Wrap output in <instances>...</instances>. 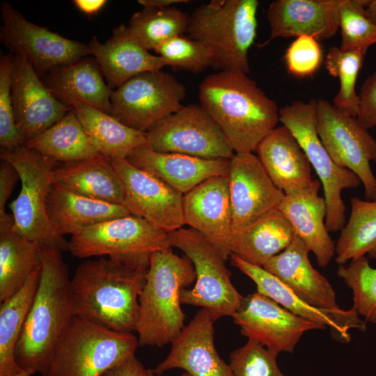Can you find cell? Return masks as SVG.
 I'll use <instances>...</instances> for the list:
<instances>
[{
	"instance_id": "obj_4",
	"label": "cell",
	"mask_w": 376,
	"mask_h": 376,
	"mask_svg": "<svg viewBox=\"0 0 376 376\" xmlns=\"http://www.w3.org/2000/svg\"><path fill=\"white\" fill-rule=\"evenodd\" d=\"M196 277L191 260L176 255L171 247L151 254L139 299L135 331L139 345L162 347L180 334L185 319L180 293Z\"/></svg>"
},
{
	"instance_id": "obj_46",
	"label": "cell",
	"mask_w": 376,
	"mask_h": 376,
	"mask_svg": "<svg viewBox=\"0 0 376 376\" xmlns=\"http://www.w3.org/2000/svg\"><path fill=\"white\" fill-rule=\"evenodd\" d=\"M357 118L367 130L376 126V71L367 77L359 94Z\"/></svg>"
},
{
	"instance_id": "obj_48",
	"label": "cell",
	"mask_w": 376,
	"mask_h": 376,
	"mask_svg": "<svg viewBox=\"0 0 376 376\" xmlns=\"http://www.w3.org/2000/svg\"><path fill=\"white\" fill-rule=\"evenodd\" d=\"M105 0H75L76 8L87 15L97 14L107 3Z\"/></svg>"
},
{
	"instance_id": "obj_5",
	"label": "cell",
	"mask_w": 376,
	"mask_h": 376,
	"mask_svg": "<svg viewBox=\"0 0 376 376\" xmlns=\"http://www.w3.org/2000/svg\"><path fill=\"white\" fill-rule=\"evenodd\" d=\"M257 0H212L189 15L187 33L212 51V68L250 72L249 52L257 35Z\"/></svg>"
},
{
	"instance_id": "obj_15",
	"label": "cell",
	"mask_w": 376,
	"mask_h": 376,
	"mask_svg": "<svg viewBox=\"0 0 376 376\" xmlns=\"http://www.w3.org/2000/svg\"><path fill=\"white\" fill-rule=\"evenodd\" d=\"M111 162L123 188L122 205L131 214L167 233L185 225L182 194L126 159Z\"/></svg>"
},
{
	"instance_id": "obj_26",
	"label": "cell",
	"mask_w": 376,
	"mask_h": 376,
	"mask_svg": "<svg viewBox=\"0 0 376 376\" xmlns=\"http://www.w3.org/2000/svg\"><path fill=\"white\" fill-rule=\"evenodd\" d=\"M322 185L314 179L302 191L285 195L278 209L290 224L295 234L300 237L315 256L318 265L324 267L336 253V245L326 227L327 204L319 195Z\"/></svg>"
},
{
	"instance_id": "obj_22",
	"label": "cell",
	"mask_w": 376,
	"mask_h": 376,
	"mask_svg": "<svg viewBox=\"0 0 376 376\" xmlns=\"http://www.w3.org/2000/svg\"><path fill=\"white\" fill-rule=\"evenodd\" d=\"M345 0H276L267 11L269 38L263 47L276 38L309 36L327 40L339 29V12Z\"/></svg>"
},
{
	"instance_id": "obj_51",
	"label": "cell",
	"mask_w": 376,
	"mask_h": 376,
	"mask_svg": "<svg viewBox=\"0 0 376 376\" xmlns=\"http://www.w3.org/2000/svg\"><path fill=\"white\" fill-rule=\"evenodd\" d=\"M33 374L35 373L31 370H22L21 372L18 373L8 375V376H32Z\"/></svg>"
},
{
	"instance_id": "obj_12",
	"label": "cell",
	"mask_w": 376,
	"mask_h": 376,
	"mask_svg": "<svg viewBox=\"0 0 376 376\" xmlns=\"http://www.w3.org/2000/svg\"><path fill=\"white\" fill-rule=\"evenodd\" d=\"M186 88L173 75L160 70L141 73L111 95V115L135 130L146 132L179 110Z\"/></svg>"
},
{
	"instance_id": "obj_28",
	"label": "cell",
	"mask_w": 376,
	"mask_h": 376,
	"mask_svg": "<svg viewBox=\"0 0 376 376\" xmlns=\"http://www.w3.org/2000/svg\"><path fill=\"white\" fill-rule=\"evenodd\" d=\"M43 82L61 102L72 107L81 102L111 114L112 89L107 85L94 58L84 57L53 68Z\"/></svg>"
},
{
	"instance_id": "obj_14",
	"label": "cell",
	"mask_w": 376,
	"mask_h": 376,
	"mask_svg": "<svg viewBox=\"0 0 376 376\" xmlns=\"http://www.w3.org/2000/svg\"><path fill=\"white\" fill-rule=\"evenodd\" d=\"M0 38L11 52L23 55L43 77L54 68L91 55L88 45L28 21L8 1L1 5Z\"/></svg>"
},
{
	"instance_id": "obj_20",
	"label": "cell",
	"mask_w": 376,
	"mask_h": 376,
	"mask_svg": "<svg viewBox=\"0 0 376 376\" xmlns=\"http://www.w3.org/2000/svg\"><path fill=\"white\" fill-rule=\"evenodd\" d=\"M183 212L185 224L201 234L227 260L233 236L228 175L207 179L183 195Z\"/></svg>"
},
{
	"instance_id": "obj_23",
	"label": "cell",
	"mask_w": 376,
	"mask_h": 376,
	"mask_svg": "<svg viewBox=\"0 0 376 376\" xmlns=\"http://www.w3.org/2000/svg\"><path fill=\"white\" fill-rule=\"evenodd\" d=\"M126 159L182 195L207 179L228 175L230 164V159H204L159 152L147 144L136 148Z\"/></svg>"
},
{
	"instance_id": "obj_40",
	"label": "cell",
	"mask_w": 376,
	"mask_h": 376,
	"mask_svg": "<svg viewBox=\"0 0 376 376\" xmlns=\"http://www.w3.org/2000/svg\"><path fill=\"white\" fill-rule=\"evenodd\" d=\"M369 1L345 0L342 4L339 12L342 50L368 49L376 43V24L366 13Z\"/></svg>"
},
{
	"instance_id": "obj_44",
	"label": "cell",
	"mask_w": 376,
	"mask_h": 376,
	"mask_svg": "<svg viewBox=\"0 0 376 376\" xmlns=\"http://www.w3.org/2000/svg\"><path fill=\"white\" fill-rule=\"evenodd\" d=\"M323 61V52L318 40L301 36L290 45L284 55L288 72L299 78L313 75Z\"/></svg>"
},
{
	"instance_id": "obj_11",
	"label": "cell",
	"mask_w": 376,
	"mask_h": 376,
	"mask_svg": "<svg viewBox=\"0 0 376 376\" xmlns=\"http://www.w3.org/2000/svg\"><path fill=\"white\" fill-rule=\"evenodd\" d=\"M316 128L333 161L359 178L366 199H376V177L370 167L371 162L376 163V139L357 117L322 99L317 101Z\"/></svg>"
},
{
	"instance_id": "obj_45",
	"label": "cell",
	"mask_w": 376,
	"mask_h": 376,
	"mask_svg": "<svg viewBox=\"0 0 376 376\" xmlns=\"http://www.w3.org/2000/svg\"><path fill=\"white\" fill-rule=\"evenodd\" d=\"M19 176L15 167L6 160L0 163V233L12 230L13 214L5 211V205Z\"/></svg>"
},
{
	"instance_id": "obj_42",
	"label": "cell",
	"mask_w": 376,
	"mask_h": 376,
	"mask_svg": "<svg viewBox=\"0 0 376 376\" xmlns=\"http://www.w3.org/2000/svg\"><path fill=\"white\" fill-rule=\"evenodd\" d=\"M278 354L258 342L249 339L230 356L233 376H285L277 363Z\"/></svg>"
},
{
	"instance_id": "obj_7",
	"label": "cell",
	"mask_w": 376,
	"mask_h": 376,
	"mask_svg": "<svg viewBox=\"0 0 376 376\" xmlns=\"http://www.w3.org/2000/svg\"><path fill=\"white\" fill-rule=\"evenodd\" d=\"M138 338L74 315L45 376H103L135 355Z\"/></svg>"
},
{
	"instance_id": "obj_16",
	"label": "cell",
	"mask_w": 376,
	"mask_h": 376,
	"mask_svg": "<svg viewBox=\"0 0 376 376\" xmlns=\"http://www.w3.org/2000/svg\"><path fill=\"white\" fill-rule=\"evenodd\" d=\"M232 318L243 336L277 354L292 352L305 332L325 329L257 291L243 297Z\"/></svg>"
},
{
	"instance_id": "obj_24",
	"label": "cell",
	"mask_w": 376,
	"mask_h": 376,
	"mask_svg": "<svg viewBox=\"0 0 376 376\" xmlns=\"http://www.w3.org/2000/svg\"><path fill=\"white\" fill-rule=\"evenodd\" d=\"M88 45L112 90L137 75L160 70L166 66L165 61L150 54L124 24L117 26L104 43L93 36Z\"/></svg>"
},
{
	"instance_id": "obj_34",
	"label": "cell",
	"mask_w": 376,
	"mask_h": 376,
	"mask_svg": "<svg viewBox=\"0 0 376 376\" xmlns=\"http://www.w3.org/2000/svg\"><path fill=\"white\" fill-rule=\"evenodd\" d=\"M24 145L62 163L82 161L100 155L72 108L63 118Z\"/></svg>"
},
{
	"instance_id": "obj_17",
	"label": "cell",
	"mask_w": 376,
	"mask_h": 376,
	"mask_svg": "<svg viewBox=\"0 0 376 376\" xmlns=\"http://www.w3.org/2000/svg\"><path fill=\"white\" fill-rule=\"evenodd\" d=\"M11 95L16 124L25 143L45 132L72 109L52 93L22 54L14 55Z\"/></svg>"
},
{
	"instance_id": "obj_50",
	"label": "cell",
	"mask_w": 376,
	"mask_h": 376,
	"mask_svg": "<svg viewBox=\"0 0 376 376\" xmlns=\"http://www.w3.org/2000/svg\"><path fill=\"white\" fill-rule=\"evenodd\" d=\"M366 13L368 17L376 24V0H370L366 7Z\"/></svg>"
},
{
	"instance_id": "obj_38",
	"label": "cell",
	"mask_w": 376,
	"mask_h": 376,
	"mask_svg": "<svg viewBox=\"0 0 376 376\" xmlns=\"http://www.w3.org/2000/svg\"><path fill=\"white\" fill-rule=\"evenodd\" d=\"M368 49L343 51L333 46L326 56L324 65L330 75L337 77L340 88L334 98V106L342 112L357 117L359 96L356 83Z\"/></svg>"
},
{
	"instance_id": "obj_36",
	"label": "cell",
	"mask_w": 376,
	"mask_h": 376,
	"mask_svg": "<svg viewBox=\"0 0 376 376\" xmlns=\"http://www.w3.org/2000/svg\"><path fill=\"white\" fill-rule=\"evenodd\" d=\"M350 214L336 244V261H347L368 255L376 259V199L350 198Z\"/></svg>"
},
{
	"instance_id": "obj_27",
	"label": "cell",
	"mask_w": 376,
	"mask_h": 376,
	"mask_svg": "<svg viewBox=\"0 0 376 376\" xmlns=\"http://www.w3.org/2000/svg\"><path fill=\"white\" fill-rule=\"evenodd\" d=\"M256 152L274 184L285 195L308 188L312 166L296 138L285 125L276 126Z\"/></svg>"
},
{
	"instance_id": "obj_43",
	"label": "cell",
	"mask_w": 376,
	"mask_h": 376,
	"mask_svg": "<svg viewBox=\"0 0 376 376\" xmlns=\"http://www.w3.org/2000/svg\"><path fill=\"white\" fill-rule=\"evenodd\" d=\"M14 55L0 56V145L12 149L25 144L16 124L11 95V75Z\"/></svg>"
},
{
	"instance_id": "obj_39",
	"label": "cell",
	"mask_w": 376,
	"mask_h": 376,
	"mask_svg": "<svg viewBox=\"0 0 376 376\" xmlns=\"http://www.w3.org/2000/svg\"><path fill=\"white\" fill-rule=\"evenodd\" d=\"M337 274L352 290L353 308L366 322L376 324V268L363 256L339 265Z\"/></svg>"
},
{
	"instance_id": "obj_37",
	"label": "cell",
	"mask_w": 376,
	"mask_h": 376,
	"mask_svg": "<svg viewBox=\"0 0 376 376\" xmlns=\"http://www.w3.org/2000/svg\"><path fill=\"white\" fill-rule=\"evenodd\" d=\"M189 15L175 6L143 8L134 13L128 27L148 50L187 32Z\"/></svg>"
},
{
	"instance_id": "obj_41",
	"label": "cell",
	"mask_w": 376,
	"mask_h": 376,
	"mask_svg": "<svg viewBox=\"0 0 376 376\" xmlns=\"http://www.w3.org/2000/svg\"><path fill=\"white\" fill-rule=\"evenodd\" d=\"M155 52L174 70L199 73L212 67L213 55L203 42L185 37L175 36L158 46Z\"/></svg>"
},
{
	"instance_id": "obj_33",
	"label": "cell",
	"mask_w": 376,
	"mask_h": 376,
	"mask_svg": "<svg viewBox=\"0 0 376 376\" xmlns=\"http://www.w3.org/2000/svg\"><path fill=\"white\" fill-rule=\"evenodd\" d=\"M40 276V266L29 276L23 287L0 305V376L22 369L15 358L16 347L33 300Z\"/></svg>"
},
{
	"instance_id": "obj_47",
	"label": "cell",
	"mask_w": 376,
	"mask_h": 376,
	"mask_svg": "<svg viewBox=\"0 0 376 376\" xmlns=\"http://www.w3.org/2000/svg\"><path fill=\"white\" fill-rule=\"evenodd\" d=\"M103 376H150V370L146 369L135 355H133L109 370Z\"/></svg>"
},
{
	"instance_id": "obj_10",
	"label": "cell",
	"mask_w": 376,
	"mask_h": 376,
	"mask_svg": "<svg viewBox=\"0 0 376 376\" xmlns=\"http://www.w3.org/2000/svg\"><path fill=\"white\" fill-rule=\"evenodd\" d=\"M169 247V233L132 214L90 226L68 241V250L82 259L104 256L142 258Z\"/></svg>"
},
{
	"instance_id": "obj_32",
	"label": "cell",
	"mask_w": 376,
	"mask_h": 376,
	"mask_svg": "<svg viewBox=\"0 0 376 376\" xmlns=\"http://www.w3.org/2000/svg\"><path fill=\"white\" fill-rule=\"evenodd\" d=\"M72 108L100 155L110 159H127L137 147L147 144L145 132L122 123L112 115L78 102Z\"/></svg>"
},
{
	"instance_id": "obj_52",
	"label": "cell",
	"mask_w": 376,
	"mask_h": 376,
	"mask_svg": "<svg viewBox=\"0 0 376 376\" xmlns=\"http://www.w3.org/2000/svg\"><path fill=\"white\" fill-rule=\"evenodd\" d=\"M150 376H157V375H154V374L150 371ZM181 376H191V375H189V373H187V372H185V373H183L182 374Z\"/></svg>"
},
{
	"instance_id": "obj_6",
	"label": "cell",
	"mask_w": 376,
	"mask_h": 376,
	"mask_svg": "<svg viewBox=\"0 0 376 376\" xmlns=\"http://www.w3.org/2000/svg\"><path fill=\"white\" fill-rule=\"evenodd\" d=\"M0 157L15 167L21 181L20 191L9 205L14 218L11 230L42 249L68 250V241L56 232L47 213V198L57 162L25 145L1 148Z\"/></svg>"
},
{
	"instance_id": "obj_2",
	"label": "cell",
	"mask_w": 376,
	"mask_h": 376,
	"mask_svg": "<svg viewBox=\"0 0 376 376\" xmlns=\"http://www.w3.org/2000/svg\"><path fill=\"white\" fill-rule=\"evenodd\" d=\"M61 252L41 250L38 285L15 351L22 370L42 376L75 315L71 278Z\"/></svg>"
},
{
	"instance_id": "obj_18",
	"label": "cell",
	"mask_w": 376,
	"mask_h": 376,
	"mask_svg": "<svg viewBox=\"0 0 376 376\" xmlns=\"http://www.w3.org/2000/svg\"><path fill=\"white\" fill-rule=\"evenodd\" d=\"M228 182L233 234L278 208L285 196L253 152L235 153L230 159Z\"/></svg>"
},
{
	"instance_id": "obj_31",
	"label": "cell",
	"mask_w": 376,
	"mask_h": 376,
	"mask_svg": "<svg viewBox=\"0 0 376 376\" xmlns=\"http://www.w3.org/2000/svg\"><path fill=\"white\" fill-rule=\"evenodd\" d=\"M294 236L289 221L278 208L274 209L233 234L231 254L263 267L286 249Z\"/></svg>"
},
{
	"instance_id": "obj_13",
	"label": "cell",
	"mask_w": 376,
	"mask_h": 376,
	"mask_svg": "<svg viewBox=\"0 0 376 376\" xmlns=\"http://www.w3.org/2000/svg\"><path fill=\"white\" fill-rule=\"evenodd\" d=\"M145 133L147 145L159 152L227 159L235 155L220 127L198 104L183 105Z\"/></svg>"
},
{
	"instance_id": "obj_8",
	"label": "cell",
	"mask_w": 376,
	"mask_h": 376,
	"mask_svg": "<svg viewBox=\"0 0 376 376\" xmlns=\"http://www.w3.org/2000/svg\"><path fill=\"white\" fill-rule=\"evenodd\" d=\"M317 101H295L279 109V121L293 134L315 170L327 204L326 227L341 230L345 224L342 191L356 189L361 182L351 171L338 166L323 146L316 128Z\"/></svg>"
},
{
	"instance_id": "obj_1",
	"label": "cell",
	"mask_w": 376,
	"mask_h": 376,
	"mask_svg": "<svg viewBox=\"0 0 376 376\" xmlns=\"http://www.w3.org/2000/svg\"><path fill=\"white\" fill-rule=\"evenodd\" d=\"M150 258L81 262L70 280L75 315L117 331H135Z\"/></svg>"
},
{
	"instance_id": "obj_30",
	"label": "cell",
	"mask_w": 376,
	"mask_h": 376,
	"mask_svg": "<svg viewBox=\"0 0 376 376\" xmlns=\"http://www.w3.org/2000/svg\"><path fill=\"white\" fill-rule=\"evenodd\" d=\"M53 183L101 201L122 205L123 201V185L111 159L102 155L56 166Z\"/></svg>"
},
{
	"instance_id": "obj_9",
	"label": "cell",
	"mask_w": 376,
	"mask_h": 376,
	"mask_svg": "<svg viewBox=\"0 0 376 376\" xmlns=\"http://www.w3.org/2000/svg\"><path fill=\"white\" fill-rule=\"evenodd\" d=\"M169 237L171 246L191 260L196 275L193 288L181 291V303L205 308L214 321L233 317L243 297L233 285L226 260L219 251L191 228L172 231Z\"/></svg>"
},
{
	"instance_id": "obj_3",
	"label": "cell",
	"mask_w": 376,
	"mask_h": 376,
	"mask_svg": "<svg viewBox=\"0 0 376 376\" xmlns=\"http://www.w3.org/2000/svg\"><path fill=\"white\" fill-rule=\"evenodd\" d=\"M200 105L218 125L235 153L254 152L279 121V109L248 75L233 70L207 76Z\"/></svg>"
},
{
	"instance_id": "obj_19",
	"label": "cell",
	"mask_w": 376,
	"mask_h": 376,
	"mask_svg": "<svg viewBox=\"0 0 376 376\" xmlns=\"http://www.w3.org/2000/svg\"><path fill=\"white\" fill-rule=\"evenodd\" d=\"M230 258L232 265L255 283L257 292L273 299L297 316L324 328H330L334 337L339 341L350 342L352 329L366 331V322L359 317V313L353 307L350 310H330L313 306L263 267L250 264L235 254H230Z\"/></svg>"
},
{
	"instance_id": "obj_21",
	"label": "cell",
	"mask_w": 376,
	"mask_h": 376,
	"mask_svg": "<svg viewBox=\"0 0 376 376\" xmlns=\"http://www.w3.org/2000/svg\"><path fill=\"white\" fill-rule=\"evenodd\" d=\"M214 322L207 310H199L173 340L166 359L150 371L159 376L180 368L191 376H233L230 365L215 348Z\"/></svg>"
},
{
	"instance_id": "obj_25",
	"label": "cell",
	"mask_w": 376,
	"mask_h": 376,
	"mask_svg": "<svg viewBox=\"0 0 376 376\" xmlns=\"http://www.w3.org/2000/svg\"><path fill=\"white\" fill-rule=\"evenodd\" d=\"M309 251L302 240L295 234L289 246L270 258L263 267L311 305L340 309L333 287L311 265Z\"/></svg>"
},
{
	"instance_id": "obj_49",
	"label": "cell",
	"mask_w": 376,
	"mask_h": 376,
	"mask_svg": "<svg viewBox=\"0 0 376 376\" xmlns=\"http://www.w3.org/2000/svg\"><path fill=\"white\" fill-rule=\"evenodd\" d=\"M188 0H139L137 3L143 8H166L173 6L174 4L187 3Z\"/></svg>"
},
{
	"instance_id": "obj_29",
	"label": "cell",
	"mask_w": 376,
	"mask_h": 376,
	"mask_svg": "<svg viewBox=\"0 0 376 376\" xmlns=\"http://www.w3.org/2000/svg\"><path fill=\"white\" fill-rule=\"evenodd\" d=\"M47 213L54 229L63 237L131 214L123 205L86 197L54 183L47 198Z\"/></svg>"
},
{
	"instance_id": "obj_35",
	"label": "cell",
	"mask_w": 376,
	"mask_h": 376,
	"mask_svg": "<svg viewBox=\"0 0 376 376\" xmlns=\"http://www.w3.org/2000/svg\"><path fill=\"white\" fill-rule=\"evenodd\" d=\"M42 248L9 230L0 233V302L18 292L40 266Z\"/></svg>"
}]
</instances>
